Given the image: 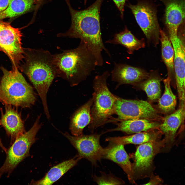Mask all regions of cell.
<instances>
[{"mask_svg": "<svg viewBox=\"0 0 185 185\" xmlns=\"http://www.w3.org/2000/svg\"><path fill=\"white\" fill-rule=\"evenodd\" d=\"M71 17L70 28L57 35L58 37L78 38L83 41L94 57L97 66L103 64L102 52L104 50L111 57L104 44L101 32L100 11L104 0H96L87 8L81 10L73 9L69 0H65Z\"/></svg>", "mask_w": 185, "mask_h": 185, "instance_id": "6da1fadb", "label": "cell"}, {"mask_svg": "<svg viewBox=\"0 0 185 185\" xmlns=\"http://www.w3.org/2000/svg\"><path fill=\"white\" fill-rule=\"evenodd\" d=\"M53 55L57 77L66 80L72 86L85 80L96 66L94 57L81 40L76 48Z\"/></svg>", "mask_w": 185, "mask_h": 185, "instance_id": "7a4b0ae2", "label": "cell"}, {"mask_svg": "<svg viewBox=\"0 0 185 185\" xmlns=\"http://www.w3.org/2000/svg\"><path fill=\"white\" fill-rule=\"evenodd\" d=\"M26 54L25 72L41 100L47 117L50 116L47 95L55 78L57 77L53 54L42 49H29Z\"/></svg>", "mask_w": 185, "mask_h": 185, "instance_id": "3957f363", "label": "cell"}, {"mask_svg": "<svg viewBox=\"0 0 185 185\" xmlns=\"http://www.w3.org/2000/svg\"><path fill=\"white\" fill-rule=\"evenodd\" d=\"M110 75L107 71L96 76L93 81L94 92L93 102L90 110L91 121L88 126L92 133L97 128L109 123H116L115 104L117 96L109 90L107 80Z\"/></svg>", "mask_w": 185, "mask_h": 185, "instance_id": "277c9868", "label": "cell"}, {"mask_svg": "<svg viewBox=\"0 0 185 185\" xmlns=\"http://www.w3.org/2000/svg\"><path fill=\"white\" fill-rule=\"evenodd\" d=\"M1 69L3 75L0 84V102L23 108L34 104L36 98L33 87L17 67H14L10 71L3 67Z\"/></svg>", "mask_w": 185, "mask_h": 185, "instance_id": "5b68a950", "label": "cell"}, {"mask_svg": "<svg viewBox=\"0 0 185 185\" xmlns=\"http://www.w3.org/2000/svg\"><path fill=\"white\" fill-rule=\"evenodd\" d=\"M41 115H38L30 129L17 137L7 149L6 159L0 168V178L6 173L9 177L18 164L30 155V148L36 141V135L42 126L40 123Z\"/></svg>", "mask_w": 185, "mask_h": 185, "instance_id": "8992f818", "label": "cell"}, {"mask_svg": "<svg viewBox=\"0 0 185 185\" xmlns=\"http://www.w3.org/2000/svg\"><path fill=\"white\" fill-rule=\"evenodd\" d=\"M131 10L136 21L149 42L155 47L159 44L160 30L156 8L152 4L144 0H139L135 5H127Z\"/></svg>", "mask_w": 185, "mask_h": 185, "instance_id": "52a82bcc", "label": "cell"}, {"mask_svg": "<svg viewBox=\"0 0 185 185\" xmlns=\"http://www.w3.org/2000/svg\"><path fill=\"white\" fill-rule=\"evenodd\" d=\"M115 114L120 120L147 119L158 121L163 118L148 101L123 98L117 96L115 104Z\"/></svg>", "mask_w": 185, "mask_h": 185, "instance_id": "ba28073f", "label": "cell"}, {"mask_svg": "<svg viewBox=\"0 0 185 185\" xmlns=\"http://www.w3.org/2000/svg\"><path fill=\"white\" fill-rule=\"evenodd\" d=\"M62 133L77 150V155L81 159H87L93 165L96 166L97 162L103 159L104 148L101 145L100 139L104 133L88 135L82 134L78 136H71L66 132Z\"/></svg>", "mask_w": 185, "mask_h": 185, "instance_id": "9c48e42d", "label": "cell"}, {"mask_svg": "<svg viewBox=\"0 0 185 185\" xmlns=\"http://www.w3.org/2000/svg\"><path fill=\"white\" fill-rule=\"evenodd\" d=\"M180 26L177 33L168 34L174 52V60L175 80L179 102H185V39L184 28Z\"/></svg>", "mask_w": 185, "mask_h": 185, "instance_id": "30bf717a", "label": "cell"}, {"mask_svg": "<svg viewBox=\"0 0 185 185\" xmlns=\"http://www.w3.org/2000/svg\"><path fill=\"white\" fill-rule=\"evenodd\" d=\"M22 34L19 29L12 27L10 23L0 20V51L10 58L14 67L24 58V52L22 47Z\"/></svg>", "mask_w": 185, "mask_h": 185, "instance_id": "8fae6325", "label": "cell"}, {"mask_svg": "<svg viewBox=\"0 0 185 185\" xmlns=\"http://www.w3.org/2000/svg\"><path fill=\"white\" fill-rule=\"evenodd\" d=\"M163 139L147 142L140 144L134 154L132 166L135 179L136 176L142 175L150 170L154 156L165 146Z\"/></svg>", "mask_w": 185, "mask_h": 185, "instance_id": "7c38bea8", "label": "cell"}, {"mask_svg": "<svg viewBox=\"0 0 185 185\" xmlns=\"http://www.w3.org/2000/svg\"><path fill=\"white\" fill-rule=\"evenodd\" d=\"M114 66L111 72L112 80L117 83V88L123 84L135 86L147 78L149 72L139 68L123 63L114 62Z\"/></svg>", "mask_w": 185, "mask_h": 185, "instance_id": "4fadbf2b", "label": "cell"}, {"mask_svg": "<svg viewBox=\"0 0 185 185\" xmlns=\"http://www.w3.org/2000/svg\"><path fill=\"white\" fill-rule=\"evenodd\" d=\"M5 111L0 108L1 118L0 125L5 129L6 134L10 137V145L19 136L26 131L24 127L25 121L21 117V113L19 112L17 107L9 104H4Z\"/></svg>", "mask_w": 185, "mask_h": 185, "instance_id": "5bb4252c", "label": "cell"}, {"mask_svg": "<svg viewBox=\"0 0 185 185\" xmlns=\"http://www.w3.org/2000/svg\"><path fill=\"white\" fill-rule=\"evenodd\" d=\"M104 148L103 159L110 160L117 164L127 174L129 181L135 183V178L129 156L125 151L124 145L109 142Z\"/></svg>", "mask_w": 185, "mask_h": 185, "instance_id": "9a60e30c", "label": "cell"}, {"mask_svg": "<svg viewBox=\"0 0 185 185\" xmlns=\"http://www.w3.org/2000/svg\"><path fill=\"white\" fill-rule=\"evenodd\" d=\"M165 6V24L168 33H177L184 23L185 0H161Z\"/></svg>", "mask_w": 185, "mask_h": 185, "instance_id": "2e32d148", "label": "cell"}, {"mask_svg": "<svg viewBox=\"0 0 185 185\" xmlns=\"http://www.w3.org/2000/svg\"><path fill=\"white\" fill-rule=\"evenodd\" d=\"M185 117V105H179L176 111L167 115L163 118L159 129L165 137L163 139L166 145H170L174 141L176 132Z\"/></svg>", "mask_w": 185, "mask_h": 185, "instance_id": "e0dca14e", "label": "cell"}, {"mask_svg": "<svg viewBox=\"0 0 185 185\" xmlns=\"http://www.w3.org/2000/svg\"><path fill=\"white\" fill-rule=\"evenodd\" d=\"M115 123L117 127L104 133L119 131L128 134L136 133L159 128L158 121L147 119L120 120Z\"/></svg>", "mask_w": 185, "mask_h": 185, "instance_id": "ac0fdd59", "label": "cell"}, {"mask_svg": "<svg viewBox=\"0 0 185 185\" xmlns=\"http://www.w3.org/2000/svg\"><path fill=\"white\" fill-rule=\"evenodd\" d=\"M81 159L77 155L74 158L63 161L52 167L41 179L31 181L30 184L50 185L60 179L64 174L75 166Z\"/></svg>", "mask_w": 185, "mask_h": 185, "instance_id": "d6986e66", "label": "cell"}, {"mask_svg": "<svg viewBox=\"0 0 185 185\" xmlns=\"http://www.w3.org/2000/svg\"><path fill=\"white\" fill-rule=\"evenodd\" d=\"M92 102V98L79 108L72 116L69 129L73 136H78L83 134L84 128L90 124L91 121L90 110Z\"/></svg>", "mask_w": 185, "mask_h": 185, "instance_id": "ffe728a7", "label": "cell"}, {"mask_svg": "<svg viewBox=\"0 0 185 185\" xmlns=\"http://www.w3.org/2000/svg\"><path fill=\"white\" fill-rule=\"evenodd\" d=\"M156 129L136 133L123 136L108 137L105 141L117 144L124 145L128 144H141L152 141H158L162 133Z\"/></svg>", "mask_w": 185, "mask_h": 185, "instance_id": "44dd1931", "label": "cell"}, {"mask_svg": "<svg viewBox=\"0 0 185 185\" xmlns=\"http://www.w3.org/2000/svg\"><path fill=\"white\" fill-rule=\"evenodd\" d=\"M105 43L121 45L127 49V52L130 54L145 46L144 39H137L126 26L123 31L115 34L112 39L106 41Z\"/></svg>", "mask_w": 185, "mask_h": 185, "instance_id": "7402d4cb", "label": "cell"}, {"mask_svg": "<svg viewBox=\"0 0 185 185\" xmlns=\"http://www.w3.org/2000/svg\"><path fill=\"white\" fill-rule=\"evenodd\" d=\"M162 79L155 71L149 72L148 77L137 84L138 86L146 93L148 99L153 102L158 101L161 94V82Z\"/></svg>", "mask_w": 185, "mask_h": 185, "instance_id": "603a6c76", "label": "cell"}, {"mask_svg": "<svg viewBox=\"0 0 185 185\" xmlns=\"http://www.w3.org/2000/svg\"><path fill=\"white\" fill-rule=\"evenodd\" d=\"M160 41L161 44L162 60L166 67L168 75L170 77L171 81L173 77L175 78L174 66V50L168 36L161 28Z\"/></svg>", "mask_w": 185, "mask_h": 185, "instance_id": "cb8c5ba5", "label": "cell"}, {"mask_svg": "<svg viewBox=\"0 0 185 185\" xmlns=\"http://www.w3.org/2000/svg\"><path fill=\"white\" fill-rule=\"evenodd\" d=\"M164 84V90L163 94L158 100V107L163 113L168 114L174 111L177 104L175 96L171 90L170 84L171 79L168 76L163 80Z\"/></svg>", "mask_w": 185, "mask_h": 185, "instance_id": "d4e9b609", "label": "cell"}, {"mask_svg": "<svg viewBox=\"0 0 185 185\" xmlns=\"http://www.w3.org/2000/svg\"><path fill=\"white\" fill-rule=\"evenodd\" d=\"M35 0H11L7 8L0 13V20L23 14L31 10Z\"/></svg>", "mask_w": 185, "mask_h": 185, "instance_id": "484cf974", "label": "cell"}, {"mask_svg": "<svg viewBox=\"0 0 185 185\" xmlns=\"http://www.w3.org/2000/svg\"><path fill=\"white\" fill-rule=\"evenodd\" d=\"M101 176H93L94 181L98 184L121 185L125 184L122 180L113 175L107 174L101 172Z\"/></svg>", "mask_w": 185, "mask_h": 185, "instance_id": "4316f807", "label": "cell"}, {"mask_svg": "<svg viewBox=\"0 0 185 185\" xmlns=\"http://www.w3.org/2000/svg\"><path fill=\"white\" fill-rule=\"evenodd\" d=\"M120 13L122 19L124 18V7L127 0H113Z\"/></svg>", "mask_w": 185, "mask_h": 185, "instance_id": "83f0119b", "label": "cell"}, {"mask_svg": "<svg viewBox=\"0 0 185 185\" xmlns=\"http://www.w3.org/2000/svg\"><path fill=\"white\" fill-rule=\"evenodd\" d=\"M162 180L158 176L153 175L151 177L150 180L147 184H145L158 185L162 183Z\"/></svg>", "mask_w": 185, "mask_h": 185, "instance_id": "f1b7e54d", "label": "cell"}, {"mask_svg": "<svg viewBox=\"0 0 185 185\" xmlns=\"http://www.w3.org/2000/svg\"><path fill=\"white\" fill-rule=\"evenodd\" d=\"M11 0H0V13L8 7Z\"/></svg>", "mask_w": 185, "mask_h": 185, "instance_id": "f546056e", "label": "cell"}, {"mask_svg": "<svg viewBox=\"0 0 185 185\" xmlns=\"http://www.w3.org/2000/svg\"><path fill=\"white\" fill-rule=\"evenodd\" d=\"M35 4H36V10L39 8L40 6L42 4L43 2L46 0H35ZM49 1H51L52 0H48Z\"/></svg>", "mask_w": 185, "mask_h": 185, "instance_id": "4dcf8cb0", "label": "cell"}, {"mask_svg": "<svg viewBox=\"0 0 185 185\" xmlns=\"http://www.w3.org/2000/svg\"><path fill=\"white\" fill-rule=\"evenodd\" d=\"M0 147L6 153L7 150V149H6L3 145L0 137Z\"/></svg>", "mask_w": 185, "mask_h": 185, "instance_id": "1f68e13d", "label": "cell"}]
</instances>
